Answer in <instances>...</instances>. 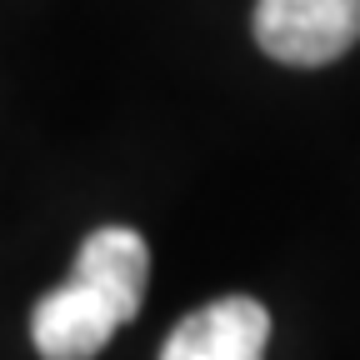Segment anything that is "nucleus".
Here are the masks:
<instances>
[{"label": "nucleus", "mask_w": 360, "mask_h": 360, "mask_svg": "<svg viewBox=\"0 0 360 360\" xmlns=\"http://www.w3.org/2000/svg\"><path fill=\"white\" fill-rule=\"evenodd\" d=\"M265 345H270V310L250 295H225L186 315L170 330L160 360H265Z\"/></svg>", "instance_id": "obj_3"}, {"label": "nucleus", "mask_w": 360, "mask_h": 360, "mask_svg": "<svg viewBox=\"0 0 360 360\" xmlns=\"http://www.w3.org/2000/svg\"><path fill=\"white\" fill-rule=\"evenodd\" d=\"M150 281V245L130 225H101L75 250L70 281L40 295L30 310V340L40 360H96L120 326L141 315Z\"/></svg>", "instance_id": "obj_1"}, {"label": "nucleus", "mask_w": 360, "mask_h": 360, "mask_svg": "<svg viewBox=\"0 0 360 360\" xmlns=\"http://www.w3.org/2000/svg\"><path fill=\"white\" fill-rule=\"evenodd\" d=\"M360 40V0H255V45L281 65H330Z\"/></svg>", "instance_id": "obj_2"}]
</instances>
